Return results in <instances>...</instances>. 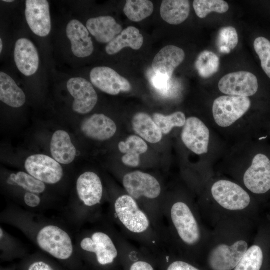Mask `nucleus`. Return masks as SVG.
<instances>
[{"instance_id":"6ab92c4d","label":"nucleus","mask_w":270,"mask_h":270,"mask_svg":"<svg viewBox=\"0 0 270 270\" xmlns=\"http://www.w3.org/2000/svg\"><path fill=\"white\" fill-rule=\"evenodd\" d=\"M184 51L172 45L166 46L155 56L152 64L154 73L172 78L174 70L184 61Z\"/></svg>"},{"instance_id":"0eeeda50","label":"nucleus","mask_w":270,"mask_h":270,"mask_svg":"<svg viewBox=\"0 0 270 270\" xmlns=\"http://www.w3.org/2000/svg\"><path fill=\"white\" fill-rule=\"evenodd\" d=\"M244 186L252 194L264 196L270 191V160L259 154L254 158L252 165L243 176Z\"/></svg>"},{"instance_id":"a211bd4d","label":"nucleus","mask_w":270,"mask_h":270,"mask_svg":"<svg viewBox=\"0 0 270 270\" xmlns=\"http://www.w3.org/2000/svg\"><path fill=\"white\" fill-rule=\"evenodd\" d=\"M116 129L115 122L104 114H94L84 120L81 125V130L86 136L100 141L112 138Z\"/></svg>"},{"instance_id":"39448f33","label":"nucleus","mask_w":270,"mask_h":270,"mask_svg":"<svg viewBox=\"0 0 270 270\" xmlns=\"http://www.w3.org/2000/svg\"><path fill=\"white\" fill-rule=\"evenodd\" d=\"M250 105V100L248 97L220 96L216 99L213 104L214 120L220 126H230L248 111Z\"/></svg>"},{"instance_id":"c9c22d12","label":"nucleus","mask_w":270,"mask_h":270,"mask_svg":"<svg viewBox=\"0 0 270 270\" xmlns=\"http://www.w3.org/2000/svg\"><path fill=\"white\" fill-rule=\"evenodd\" d=\"M167 270H200L191 264L182 260H176L172 262Z\"/></svg>"},{"instance_id":"dca6fc26","label":"nucleus","mask_w":270,"mask_h":270,"mask_svg":"<svg viewBox=\"0 0 270 270\" xmlns=\"http://www.w3.org/2000/svg\"><path fill=\"white\" fill-rule=\"evenodd\" d=\"M14 59L18 70L24 76L34 74L38 70L39 56L34 44L26 38L18 39L15 44Z\"/></svg>"},{"instance_id":"ddd939ff","label":"nucleus","mask_w":270,"mask_h":270,"mask_svg":"<svg viewBox=\"0 0 270 270\" xmlns=\"http://www.w3.org/2000/svg\"><path fill=\"white\" fill-rule=\"evenodd\" d=\"M181 138L184 145L194 153L202 154L208 152L210 132L199 118L190 117L186 119Z\"/></svg>"},{"instance_id":"bb28decb","label":"nucleus","mask_w":270,"mask_h":270,"mask_svg":"<svg viewBox=\"0 0 270 270\" xmlns=\"http://www.w3.org/2000/svg\"><path fill=\"white\" fill-rule=\"evenodd\" d=\"M190 12V4L186 0H164L160 13L162 18L168 24L178 25L184 22Z\"/></svg>"},{"instance_id":"e433bc0d","label":"nucleus","mask_w":270,"mask_h":270,"mask_svg":"<svg viewBox=\"0 0 270 270\" xmlns=\"http://www.w3.org/2000/svg\"><path fill=\"white\" fill-rule=\"evenodd\" d=\"M24 202L26 205L34 208L38 206L40 202V197L33 192H26L24 196Z\"/></svg>"},{"instance_id":"72a5a7b5","label":"nucleus","mask_w":270,"mask_h":270,"mask_svg":"<svg viewBox=\"0 0 270 270\" xmlns=\"http://www.w3.org/2000/svg\"><path fill=\"white\" fill-rule=\"evenodd\" d=\"M254 46L263 70L270 78V42L265 38L258 37L255 40Z\"/></svg>"},{"instance_id":"f704fd0d","label":"nucleus","mask_w":270,"mask_h":270,"mask_svg":"<svg viewBox=\"0 0 270 270\" xmlns=\"http://www.w3.org/2000/svg\"><path fill=\"white\" fill-rule=\"evenodd\" d=\"M172 78L154 73L150 78L152 85L162 94H166L172 86Z\"/></svg>"},{"instance_id":"473e14b6","label":"nucleus","mask_w":270,"mask_h":270,"mask_svg":"<svg viewBox=\"0 0 270 270\" xmlns=\"http://www.w3.org/2000/svg\"><path fill=\"white\" fill-rule=\"evenodd\" d=\"M10 180L24 190L33 193H42L46 188L43 182L22 172H20L16 174H12Z\"/></svg>"},{"instance_id":"423d86ee","label":"nucleus","mask_w":270,"mask_h":270,"mask_svg":"<svg viewBox=\"0 0 270 270\" xmlns=\"http://www.w3.org/2000/svg\"><path fill=\"white\" fill-rule=\"evenodd\" d=\"M37 242L42 250L60 260L68 259L73 252L70 236L56 226H48L42 228L37 236Z\"/></svg>"},{"instance_id":"2f4dec72","label":"nucleus","mask_w":270,"mask_h":270,"mask_svg":"<svg viewBox=\"0 0 270 270\" xmlns=\"http://www.w3.org/2000/svg\"><path fill=\"white\" fill-rule=\"evenodd\" d=\"M238 42L236 30L232 26L222 28L218 34L217 46L219 51L222 54H228L234 49Z\"/></svg>"},{"instance_id":"aec40b11","label":"nucleus","mask_w":270,"mask_h":270,"mask_svg":"<svg viewBox=\"0 0 270 270\" xmlns=\"http://www.w3.org/2000/svg\"><path fill=\"white\" fill-rule=\"evenodd\" d=\"M76 189L80 200L88 206L100 203L102 196L103 188L101 180L95 173L87 172L80 176Z\"/></svg>"},{"instance_id":"ea45409f","label":"nucleus","mask_w":270,"mask_h":270,"mask_svg":"<svg viewBox=\"0 0 270 270\" xmlns=\"http://www.w3.org/2000/svg\"><path fill=\"white\" fill-rule=\"evenodd\" d=\"M2 42L1 38H0V53L2 52Z\"/></svg>"},{"instance_id":"f03ea898","label":"nucleus","mask_w":270,"mask_h":270,"mask_svg":"<svg viewBox=\"0 0 270 270\" xmlns=\"http://www.w3.org/2000/svg\"><path fill=\"white\" fill-rule=\"evenodd\" d=\"M202 218L211 230L222 220L246 216L260 220L264 210L242 186L232 181L220 180L210 186V196L198 206Z\"/></svg>"},{"instance_id":"9b49d317","label":"nucleus","mask_w":270,"mask_h":270,"mask_svg":"<svg viewBox=\"0 0 270 270\" xmlns=\"http://www.w3.org/2000/svg\"><path fill=\"white\" fill-rule=\"evenodd\" d=\"M66 86L74 98L72 104L74 112L86 114L94 108L98 96L90 82L82 78H72L68 80Z\"/></svg>"},{"instance_id":"f3484780","label":"nucleus","mask_w":270,"mask_h":270,"mask_svg":"<svg viewBox=\"0 0 270 270\" xmlns=\"http://www.w3.org/2000/svg\"><path fill=\"white\" fill-rule=\"evenodd\" d=\"M66 33L75 56L84 58L92 54L94 47L92 38L87 28L81 22L76 20L70 21L67 25Z\"/></svg>"},{"instance_id":"a878e982","label":"nucleus","mask_w":270,"mask_h":270,"mask_svg":"<svg viewBox=\"0 0 270 270\" xmlns=\"http://www.w3.org/2000/svg\"><path fill=\"white\" fill-rule=\"evenodd\" d=\"M26 96L8 74L0 72V100L10 106L18 108L26 102Z\"/></svg>"},{"instance_id":"20e7f679","label":"nucleus","mask_w":270,"mask_h":270,"mask_svg":"<svg viewBox=\"0 0 270 270\" xmlns=\"http://www.w3.org/2000/svg\"><path fill=\"white\" fill-rule=\"evenodd\" d=\"M114 210L120 222L130 232L140 234L149 228L150 222L147 215L130 195L118 197L114 204Z\"/></svg>"},{"instance_id":"4468645a","label":"nucleus","mask_w":270,"mask_h":270,"mask_svg":"<svg viewBox=\"0 0 270 270\" xmlns=\"http://www.w3.org/2000/svg\"><path fill=\"white\" fill-rule=\"evenodd\" d=\"M25 16L27 23L36 35L45 37L51 30L49 3L46 0H26Z\"/></svg>"},{"instance_id":"9d476101","label":"nucleus","mask_w":270,"mask_h":270,"mask_svg":"<svg viewBox=\"0 0 270 270\" xmlns=\"http://www.w3.org/2000/svg\"><path fill=\"white\" fill-rule=\"evenodd\" d=\"M256 77L246 71L228 74L218 82L220 90L230 96L248 97L254 95L258 90Z\"/></svg>"},{"instance_id":"4be33fe9","label":"nucleus","mask_w":270,"mask_h":270,"mask_svg":"<svg viewBox=\"0 0 270 270\" xmlns=\"http://www.w3.org/2000/svg\"><path fill=\"white\" fill-rule=\"evenodd\" d=\"M50 149L53 158L62 164L71 163L76 155V149L71 142L70 138L64 130H58L54 134Z\"/></svg>"},{"instance_id":"79ce46f5","label":"nucleus","mask_w":270,"mask_h":270,"mask_svg":"<svg viewBox=\"0 0 270 270\" xmlns=\"http://www.w3.org/2000/svg\"><path fill=\"white\" fill-rule=\"evenodd\" d=\"M0 238H2V234H3V232H2V228L0 229Z\"/></svg>"},{"instance_id":"7c9ffc66","label":"nucleus","mask_w":270,"mask_h":270,"mask_svg":"<svg viewBox=\"0 0 270 270\" xmlns=\"http://www.w3.org/2000/svg\"><path fill=\"white\" fill-rule=\"evenodd\" d=\"M193 6L196 15L201 18L213 12L225 13L229 8L228 4L222 0H195Z\"/></svg>"},{"instance_id":"c756f323","label":"nucleus","mask_w":270,"mask_h":270,"mask_svg":"<svg viewBox=\"0 0 270 270\" xmlns=\"http://www.w3.org/2000/svg\"><path fill=\"white\" fill-rule=\"evenodd\" d=\"M152 116L162 132L165 134H168L174 127L184 126L186 120L182 112H176L169 116L155 113Z\"/></svg>"},{"instance_id":"58836bf2","label":"nucleus","mask_w":270,"mask_h":270,"mask_svg":"<svg viewBox=\"0 0 270 270\" xmlns=\"http://www.w3.org/2000/svg\"><path fill=\"white\" fill-rule=\"evenodd\" d=\"M28 270H53V269L46 263L37 262L32 264Z\"/></svg>"},{"instance_id":"4c0bfd02","label":"nucleus","mask_w":270,"mask_h":270,"mask_svg":"<svg viewBox=\"0 0 270 270\" xmlns=\"http://www.w3.org/2000/svg\"><path fill=\"white\" fill-rule=\"evenodd\" d=\"M130 270H154L152 266L148 263L144 261H138L134 263Z\"/></svg>"},{"instance_id":"b1692460","label":"nucleus","mask_w":270,"mask_h":270,"mask_svg":"<svg viewBox=\"0 0 270 270\" xmlns=\"http://www.w3.org/2000/svg\"><path fill=\"white\" fill-rule=\"evenodd\" d=\"M120 151L125 154L122 158V162L126 166L137 167L140 164V156L146 152L148 144L140 137L132 135L125 141L118 144Z\"/></svg>"},{"instance_id":"cd10ccee","label":"nucleus","mask_w":270,"mask_h":270,"mask_svg":"<svg viewBox=\"0 0 270 270\" xmlns=\"http://www.w3.org/2000/svg\"><path fill=\"white\" fill-rule=\"evenodd\" d=\"M154 10V4L150 0H128L124 6V12L130 20L139 22L150 16Z\"/></svg>"},{"instance_id":"37998d69","label":"nucleus","mask_w":270,"mask_h":270,"mask_svg":"<svg viewBox=\"0 0 270 270\" xmlns=\"http://www.w3.org/2000/svg\"><path fill=\"white\" fill-rule=\"evenodd\" d=\"M268 268H269L270 269V263H269V265H268Z\"/></svg>"},{"instance_id":"412c9836","label":"nucleus","mask_w":270,"mask_h":270,"mask_svg":"<svg viewBox=\"0 0 270 270\" xmlns=\"http://www.w3.org/2000/svg\"><path fill=\"white\" fill-rule=\"evenodd\" d=\"M86 26L96 40L102 44H108L122 31V26L110 16L90 18Z\"/></svg>"},{"instance_id":"2eb2a0df","label":"nucleus","mask_w":270,"mask_h":270,"mask_svg":"<svg viewBox=\"0 0 270 270\" xmlns=\"http://www.w3.org/2000/svg\"><path fill=\"white\" fill-rule=\"evenodd\" d=\"M80 246L86 251L95 253L97 260L101 265L112 264L118 254L111 238L102 232H94L91 238H84Z\"/></svg>"},{"instance_id":"f257e3e1","label":"nucleus","mask_w":270,"mask_h":270,"mask_svg":"<svg viewBox=\"0 0 270 270\" xmlns=\"http://www.w3.org/2000/svg\"><path fill=\"white\" fill-rule=\"evenodd\" d=\"M260 220L236 216L218 222L204 254L208 268L234 270L252 244Z\"/></svg>"},{"instance_id":"a19ab883","label":"nucleus","mask_w":270,"mask_h":270,"mask_svg":"<svg viewBox=\"0 0 270 270\" xmlns=\"http://www.w3.org/2000/svg\"><path fill=\"white\" fill-rule=\"evenodd\" d=\"M2 2H14V0H3Z\"/></svg>"},{"instance_id":"393cba45","label":"nucleus","mask_w":270,"mask_h":270,"mask_svg":"<svg viewBox=\"0 0 270 270\" xmlns=\"http://www.w3.org/2000/svg\"><path fill=\"white\" fill-rule=\"evenodd\" d=\"M132 126L135 132L148 142L156 144L162 139V133L146 113L136 114L132 120Z\"/></svg>"},{"instance_id":"5701e85b","label":"nucleus","mask_w":270,"mask_h":270,"mask_svg":"<svg viewBox=\"0 0 270 270\" xmlns=\"http://www.w3.org/2000/svg\"><path fill=\"white\" fill-rule=\"evenodd\" d=\"M143 43L144 37L140 30L134 26H128L108 44L106 51L108 54L112 55L127 47L138 50Z\"/></svg>"},{"instance_id":"7ed1b4c3","label":"nucleus","mask_w":270,"mask_h":270,"mask_svg":"<svg viewBox=\"0 0 270 270\" xmlns=\"http://www.w3.org/2000/svg\"><path fill=\"white\" fill-rule=\"evenodd\" d=\"M168 214L177 248L204 254L212 230L204 222L198 206L176 200L170 206Z\"/></svg>"},{"instance_id":"6e6552de","label":"nucleus","mask_w":270,"mask_h":270,"mask_svg":"<svg viewBox=\"0 0 270 270\" xmlns=\"http://www.w3.org/2000/svg\"><path fill=\"white\" fill-rule=\"evenodd\" d=\"M122 184L128 194L135 200L141 197L155 199L161 193V186L158 180L152 176L140 171L126 174Z\"/></svg>"},{"instance_id":"f8f14e48","label":"nucleus","mask_w":270,"mask_h":270,"mask_svg":"<svg viewBox=\"0 0 270 270\" xmlns=\"http://www.w3.org/2000/svg\"><path fill=\"white\" fill-rule=\"evenodd\" d=\"M90 79L94 86L108 94L115 96L132 90V86L126 78L108 67L94 68L90 72Z\"/></svg>"},{"instance_id":"c85d7f7f","label":"nucleus","mask_w":270,"mask_h":270,"mask_svg":"<svg viewBox=\"0 0 270 270\" xmlns=\"http://www.w3.org/2000/svg\"><path fill=\"white\" fill-rule=\"evenodd\" d=\"M195 67L201 77L210 78L218 70L219 58L212 52L203 51L198 56Z\"/></svg>"},{"instance_id":"1a4fd4ad","label":"nucleus","mask_w":270,"mask_h":270,"mask_svg":"<svg viewBox=\"0 0 270 270\" xmlns=\"http://www.w3.org/2000/svg\"><path fill=\"white\" fill-rule=\"evenodd\" d=\"M24 166L30 175L43 182L56 184L62 177L63 170L60 163L46 155L34 154L29 156L26 160Z\"/></svg>"}]
</instances>
